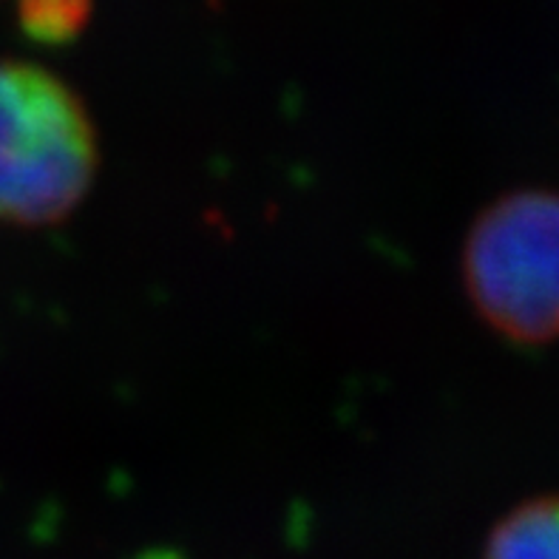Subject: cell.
I'll list each match as a JSON object with an SVG mask.
<instances>
[{"mask_svg":"<svg viewBox=\"0 0 559 559\" xmlns=\"http://www.w3.org/2000/svg\"><path fill=\"white\" fill-rule=\"evenodd\" d=\"M461 276L477 319L520 347L559 341V191L518 188L483 207Z\"/></svg>","mask_w":559,"mask_h":559,"instance_id":"cell-2","label":"cell"},{"mask_svg":"<svg viewBox=\"0 0 559 559\" xmlns=\"http://www.w3.org/2000/svg\"><path fill=\"white\" fill-rule=\"evenodd\" d=\"M94 0H17V26L37 46L60 49L92 26Z\"/></svg>","mask_w":559,"mask_h":559,"instance_id":"cell-4","label":"cell"},{"mask_svg":"<svg viewBox=\"0 0 559 559\" xmlns=\"http://www.w3.org/2000/svg\"><path fill=\"white\" fill-rule=\"evenodd\" d=\"M483 559H559V495L514 506L491 528Z\"/></svg>","mask_w":559,"mask_h":559,"instance_id":"cell-3","label":"cell"},{"mask_svg":"<svg viewBox=\"0 0 559 559\" xmlns=\"http://www.w3.org/2000/svg\"><path fill=\"white\" fill-rule=\"evenodd\" d=\"M97 174V122L78 88L35 60L0 57V225H63Z\"/></svg>","mask_w":559,"mask_h":559,"instance_id":"cell-1","label":"cell"}]
</instances>
